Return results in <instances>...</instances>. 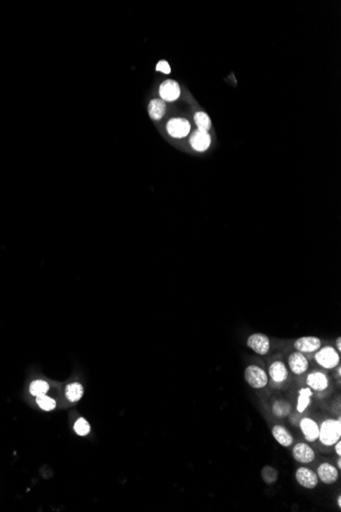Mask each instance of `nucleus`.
<instances>
[{
  "label": "nucleus",
  "mask_w": 341,
  "mask_h": 512,
  "mask_svg": "<svg viewBox=\"0 0 341 512\" xmlns=\"http://www.w3.org/2000/svg\"><path fill=\"white\" fill-rule=\"evenodd\" d=\"M36 402L38 404V406L40 407L41 409H43L44 411H51L55 408L56 406V403L53 399H51L50 397H48V396L46 395H41V396H38L37 399H36Z\"/></svg>",
  "instance_id": "nucleus-24"
},
{
  "label": "nucleus",
  "mask_w": 341,
  "mask_h": 512,
  "mask_svg": "<svg viewBox=\"0 0 341 512\" xmlns=\"http://www.w3.org/2000/svg\"><path fill=\"white\" fill-rule=\"evenodd\" d=\"M248 347L254 353L265 356L269 353L271 342H270L269 336L264 333H253L249 336Z\"/></svg>",
  "instance_id": "nucleus-4"
},
{
  "label": "nucleus",
  "mask_w": 341,
  "mask_h": 512,
  "mask_svg": "<svg viewBox=\"0 0 341 512\" xmlns=\"http://www.w3.org/2000/svg\"><path fill=\"white\" fill-rule=\"evenodd\" d=\"M307 385L313 391L322 392L329 387V378L322 371H313L307 377Z\"/></svg>",
  "instance_id": "nucleus-12"
},
{
  "label": "nucleus",
  "mask_w": 341,
  "mask_h": 512,
  "mask_svg": "<svg viewBox=\"0 0 341 512\" xmlns=\"http://www.w3.org/2000/svg\"><path fill=\"white\" fill-rule=\"evenodd\" d=\"M74 429L77 435H79L81 437H84L90 433L91 427L85 418H79L74 425Z\"/></svg>",
  "instance_id": "nucleus-25"
},
{
  "label": "nucleus",
  "mask_w": 341,
  "mask_h": 512,
  "mask_svg": "<svg viewBox=\"0 0 341 512\" xmlns=\"http://www.w3.org/2000/svg\"><path fill=\"white\" fill-rule=\"evenodd\" d=\"M83 394H84L83 387H82L78 382L70 383V385L67 386L66 396H67L68 400L70 402H78L82 398Z\"/></svg>",
  "instance_id": "nucleus-19"
},
{
  "label": "nucleus",
  "mask_w": 341,
  "mask_h": 512,
  "mask_svg": "<svg viewBox=\"0 0 341 512\" xmlns=\"http://www.w3.org/2000/svg\"><path fill=\"white\" fill-rule=\"evenodd\" d=\"M48 391H49V385L45 380H42V379L33 381L30 386V393L33 396H36V397H38V396H41V395H45Z\"/></svg>",
  "instance_id": "nucleus-23"
},
{
  "label": "nucleus",
  "mask_w": 341,
  "mask_h": 512,
  "mask_svg": "<svg viewBox=\"0 0 341 512\" xmlns=\"http://www.w3.org/2000/svg\"><path fill=\"white\" fill-rule=\"evenodd\" d=\"M269 375L276 383L284 382L288 378V369L282 361H275L269 367Z\"/></svg>",
  "instance_id": "nucleus-15"
},
{
  "label": "nucleus",
  "mask_w": 341,
  "mask_h": 512,
  "mask_svg": "<svg viewBox=\"0 0 341 512\" xmlns=\"http://www.w3.org/2000/svg\"><path fill=\"white\" fill-rule=\"evenodd\" d=\"M261 474H262L263 481L268 485H272L278 481V475H279L278 470L276 468H274L273 466H270V465H267V466L263 467Z\"/></svg>",
  "instance_id": "nucleus-21"
},
{
  "label": "nucleus",
  "mask_w": 341,
  "mask_h": 512,
  "mask_svg": "<svg viewBox=\"0 0 341 512\" xmlns=\"http://www.w3.org/2000/svg\"><path fill=\"white\" fill-rule=\"evenodd\" d=\"M244 379L253 389H263L268 385L267 372L257 365H250L244 371Z\"/></svg>",
  "instance_id": "nucleus-3"
},
{
  "label": "nucleus",
  "mask_w": 341,
  "mask_h": 512,
  "mask_svg": "<svg viewBox=\"0 0 341 512\" xmlns=\"http://www.w3.org/2000/svg\"><path fill=\"white\" fill-rule=\"evenodd\" d=\"M337 467H338L339 469L341 468V459H340V458L337 460Z\"/></svg>",
  "instance_id": "nucleus-30"
},
{
  "label": "nucleus",
  "mask_w": 341,
  "mask_h": 512,
  "mask_svg": "<svg viewBox=\"0 0 341 512\" xmlns=\"http://www.w3.org/2000/svg\"><path fill=\"white\" fill-rule=\"evenodd\" d=\"M292 456L299 463H311L314 461L316 454L314 449L305 443H298L292 450Z\"/></svg>",
  "instance_id": "nucleus-10"
},
{
  "label": "nucleus",
  "mask_w": 341,
  "mask_h": 512,
  "mask_svg": "<svg viewBox=\"0 0 341 512\" xmlns=\"http://www.w3.org/2000/svg\"><path fill=\"white\" fill-rule=\"evenodd\" d=\"M211 142V138L208 132L202 131V130H196L192 133L190 137V144L192 148L196 151H205Z\"/></svg>",
  "instance_id": "nucleus-14"
},
{
  "label": "nucleus",
  "mask_w": 341,
  "mask_h": 512,
  "mask_svg": "<svg viewBox=\"0 0 341 512\" xmlns=\"http://www.w3.org/2000/svg\"><path fill=\"white\" fill-rule=\"evenodd\" d=\"M296 479L302 488L309 489V490H313L319 483L318 475L308 467H299L296 472Z\"/></svg>",
  "instance_id": "nucleus-7"
},
{
  "label": "nucleus",
  "mask_w": 341,
  "mask_h": 512,
  "mask_svg": "<svg viewBox=\"0 0 341 512\" xmlns=\"http://www.w3.org/2000/svg\"><path fill=\"white\" fill-rule=\"evenodd\" d=\"M317 475H318V479L326 485L335 484L339 476L338 469L334 465L328 462H323L319 465L318 469H317Z\"/></svg>",
  "instance_id": "nucleus-8"
},
{
  "label": "nucleus",
  "mask_w": 341,
  "mask_h": 512,
  "mask_svg": "<svg viewBox=\"0 0 341 512\" xmlns=\"http://www.w3.org/2000/svg\"><path fill=\"white\" fill-rule=\"evenodd\" d=\"M166 102L162 99H152L149 102L148 113L151 119L160 120L164 116V114H166Z\"/></svg>",
  "instance_id": "nucleus-17"
},
{
  "label": "nucleus",
  "mask_w": 341,
  "mask_h": 512,
  "mask_svg": "<svg viewBox=\"0 0 341 512\" xmlns=\"http://www.w3.org/2000/svg\"><path fill=\"white\" fill-rule=\"evenodd\" d=\"M299 427L304 439L308 442H315L319 438V425L314 419L304 417L299 422Z\"/></svg>",
  "instance_id": "nucleus-13"
},
{
  "label": "nucleus",
  "mask_w": 341,
  "mask_h": 512,
  "mask_svg": "<svg viewBox=\"0 0 341 512\" xmlns=\"http://www.w3.org/2000/svg\"><path fill=\"white\" fill-rule=\"evenodd\" d=\"M315 359L317 363L325 369H334L339 365L340 356L338 351L333 347L327 346L321 347L318 351L316 352Z\"/></svg>",
  "instance_id": "nucleus-2"
},
{
  "label": "nucleus",
  "mask_w": 341,
  "mask_h": 512,
  "mask_svg": "<svg viewBox=\"0 0 341 512\" xmlns=\"http://www.w3.org/2000/svg\"><path fill=\"white\" fill-rule=\"evenodd\" d=\"M341 437V420L329 418L322 422L319 427V440L324 446H334Z\"/></svg>",
  "instance_id": "nucleus-1"
},
{
  "label": "nucleus",
  "mask_w": 341,
  "mask_h": 512,
  "mask_svg": "<svg viewBox=\"0 0 341 512\" xmlns=\"http://www.w3.org/2000/svg\"><path fill=\"white\" fill-rule=\"evenodd\" d=\"M194 121L198 128V130L202 131H208L211 127V122L208 117V115L205 112H197L194 115Z\"/></svg>",
  "instance_id": "nucleus-20"
},
{
  "label": "nucleus",
  "mask_w": 341,
  "mask_h": 512,
  "mask_svg": "<svg viewBox=\"0 0 341 512\" xmlns=\"http://www.w3.org/2000/svg\"><path fill=\"white\" fill-rule=\"evenodd\" d=\"M157 71L161 72L163 74H170L171 73V67L166 61H159L156 68Z\"/></svg>",
  "instance_id": "nucleus-26"
},
{
  "label": "nucleus",
  "mask_w": 341,
  "mask_h": 512,
  "mask_svg": "<svg viewBox=\"0 0 341 512\" xmlns=\"http://www.w3.org/2000/svg\"><path fill=\"white\" fill-rule=\"evenodd\" d=\"M181 94L179 84L174 80H167L159 87V95L164 101H174Z\"/></svg>",
  "instance_id": "nucleus-9"
},
{
  "label": "nucleus",
  "mask_w": 341,
  "mask_h": 512,
  "mask_svg": "<svg viewBox=\"0 0 341 512\" xmlns=\"http://www.w3.org/2000/svg\"><path fill=\"white\" fill-rule=\"evenodd\" d=\"M272 435L277 443L282 447H290L293 444V437L289 430L283 426L277 424L272 428Z\"/></svg>",
  "instance_id": "nucleus-16"
},
{
  "label": "nucleus",
  "mask_w": 341,
  "mask_h": 512,
  "mask_svg": "<svg viewBox=\"0 0 341 512\" xmlns=\"http://www.w3.org/2000/svg\"><path fill=\"white\" fill-rule=\"evenodd\" d=\"M313 396V392L310 388L307 389H300L298 392V399H297V405L296 409L299 413L304 412V410L308 408L309 405L311 404V398Z\"/></svg>",
  "instance_id": "nucleus-18"
},
{
  "label": "nucleus",
  "mask_w": 341,
  "mask_h": 512,
  "mask_svg": "<svg viewBox=\"0 0 341 512\" xmlns=\"http://www.w3.org/2000/svg\"><path fill=\"white\" fill-rule=\"evenodd\" d=\"M167 130L174 138H183L190 132V123L184 118H174L168 122Z\"/></svg>",
  "instance_id": "nucleus-5"
},
{
  "label": "nucleus",
  "mask_w": 341,
  "mask_h": 512,
  "mask_svg": "<svg viewBox=\"0 0 341 512\" xmlns=\"http://www.w3.org/2000/svg\"><path fill=\"white\" fill-rule=\"evenodd\" d=\"M334 450H335V453L340 457L341 456V443H340V440L334 445Z\"/></svg>",
  "instance_id": "nucleus-27"
},
{
  "label": "nucleus",
  "mask_w": 341,
  "mask_h": 512,
  "mask_svg": "<svg viewBox=\"0 0 341 512\" xmlns=\"http://www.w3.org/2000/svg\"><path fill=\"white\" fill-rule=\"evenodd\" d=\"M288 365L290 370L296 375L303 374L309 368V361L302 353L296 351L292 353L288 358Z\"/></svg>",
  "instance_id": "nucleus-11"
},
{
  "label": "nucleus",
  "mask_w": 341,
  "mask_h": 512,
  "mask_svg": "<svg viewBox=\"0 0 341 512\" xmlns=\"http://www.w3.org/2000/svg\"><path fill=\"white\" fill-rule=\"evenodd\" d=\"M337 505L339 508H341V496H338L337 498Z\"/></svg>",
  "instance_id": "nucleus-29"
},
{
  "label": "nucleus",
  "mask_w": 341,
  "mask_h": 512,
  "mask_svg": "<svg viewBox=\"0 0 341 512\" xmlns=\"http://www.w3.org/2000/svg\"><path fill=\"white\" fill-rule=\"evenodd\" d=\"M336 349H337L338 353H340V351H341V337L340 336H338L336 339Z\"/></svg>",
  "instance_id": "nucleus-28"
},
{
  "label": "nucleus",
  "mask_w": 341,
  "mask_h": 512,
  "mask_svg": "<svg viewBox=\"0 0 341 512\" xmlns=\"http://www.w3.org/2000/svg\"><path fill=\"white\" fill-rule=\"evenodd\" d=\"M322 347V342L317 336L309 335V336H301L297 339L295 343L296 350L305 354V353H315L319 350Z\"/></svg>",
  "instance_id": "nucleus-6"
},
{
  "label": "nucleus",
  "mask_w": 341,
  "mask_h": 512,
  "mask_svg": "<svg viewBox=\"0 0 341 512\" xmlns=\"http://www.w3.org/2000/svg\"><path fill=\"white\" fill-rule=\"evenodd\" d=\"M272 410L277 417H286L291 411V407L288 402L284 400H279L274 403Z\"/></svg>",
  "instance_id": "nucleus-22"
}]
</instances>
